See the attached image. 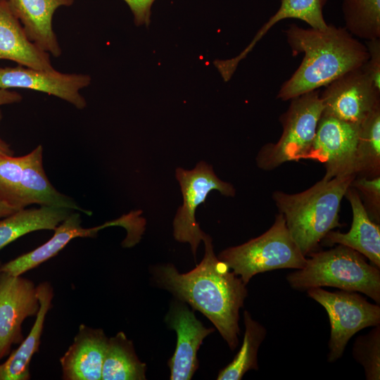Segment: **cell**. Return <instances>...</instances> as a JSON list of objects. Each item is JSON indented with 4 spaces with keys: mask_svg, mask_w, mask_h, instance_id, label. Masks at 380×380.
I'll use <instances>...</instances> for the list:
<instances>
[{
    "mask_svg": "<svg viewBox=\"0 0 380 380\" xmlns=\"http://www.w3.org/2000/svg\"><path fill=\"white\" fill-rule=\"evenodd\" d=\"M245 331L241 347L233 360L218 374V380H240L249 370H258V353L267 330L248 311L243 312Z\"/></svg>",
    "mask_w": 380,
    "mask_h": 380,
    "instance_id": "cell-23",
    "label": "cell"
},
{
    "mask_svg": "<svg viewBox=\"0 0 380 380\" xmlns=\"http://www.w3.org/2000/svg\"><path fill=\"white\" fill-rule=\"evenodd\" d=\"M369 58L362 67L365 73L380 89V39L366 41Z\"/></svg>",
    "mask_w": 380,
    "mask_h": 380,
    "instance_id": "cell-30",
    "label": "cell"
},
{
    "mask_svg": "<svg viewBox=\"0 0 380 380\" xmlns=\"http://www.w3.org/2000/svg\"><path fill=\"white\" fill-rule=\"evenodd\" d=\"M74 210L49 206L23 208L1 218L0 250L32 232L54 230Z\"/></svg>",
    "mask_w": 380,
    "mask_h": 380,
    "instance_id": "cell-21",
    "label": "cell"
},
{
    "mask_svg": "<svg viewBox=\"0 0 380 380\" xmlns=\"http://www.w3.org/2000/svg\"><path fill=\"white\" fill-rule=\"evenodd\" d=\"M217 258L246 285L257 274L279 269H301L307 261L280 213L265 232L241 245L223 250Z\"/></svg>",
    "mask_w": 380,
    "mask_h": 380,
    "instance_id": "cell-5",
    "label": "cell"
},
{
    "mask_svg": "<svg viewBox=\"0 0 380 380\" xmlns=\"http://www.w3.org/2000/svg\"><path fill=\"white\" fill-rule=\"evenodd\" d=\"M22 99L23 96L15 91L0 89V106L18 103Z\"/></svg>",
    "mask_w": 380,
    "mask_h": 380,
    "instance_id": "cell-32",
    "label": "cell"
},
{
    "mask_svg": "<svg viewBox=\"0 0 380 380\" xmlns=\"http://www.w3.org/2000/svg\"><path fill=\"white\" fill-rule=\"evenodd\" d=\"M203 241L204 256L195 268L182 274L172 264L162 265L153 270L154 279L178 300L205 315L234 350L239 344V310L248 296L246 284L215 255L209 235Z\"/></svg>",
    "mask_w": 380,
    "mask_h": 380,
    "instance_id": "cell-1",
    "label": "cell"
},
{
    "mask_svg": "<svg viewBox=\"0 0 380 380\" xmlns=\"http://www.w3.org/2000/svg\"><path fill=\"white\" fill-rule=\"evenodd\" d=\"M18 210L0 201V219L6 217Z\"/></svg>",
    "mask_w": 380,
    "mask_h": 380,
    "instance_id": "cell-34",
    "label": "cell"
},
{
    "mask_svg": "<svg viewBox=\"0 0 380 380\" xmlns=\"http://www.w3.org/2000/svg\"><path fill=\"white\" fill-rule=\"evenodd\" d=\"M146 366L137 357L134 344L123 331L108 338L102 380H144Z\"/></svg>",
    "mask_w": 380,
    "mask_h": 380,
    "instance_id": "cell-22",
    "label": "cell"
},
{
    "mask_svg": "<svg viewBox=\"0 0 380 380\" xmlns=\"http://www.w3.org/2000/svg\"><path fill=\"white\" fill-rule=\"evenodd\" d=\"M308 255L303 268L286 277L292 289L334 287L362 293L380 304V268L368 263L361 253L338 244Z\"/></svg>",
    "mask_w": 380,
    "mask_h": 380,
    "instance_id": "cell-4",
    "label": "cell"
},
{
    "mask_svg": "<svg viewBox=\"0 0 380 380\" xmlns=\"http://www.w3.org/2000/svg\"><path fill=\"white\" fill-rule=\"evenodd\" d=\"M24 156L0 155V201L20 210Z\"/></svg>",
    "mask_w": 380,
    "mask_h": 380,
    "instance_id": "cell-27",
    "label": "cell"
},
{
    "mask_svg": "<svg viewBox=\"0 0 380 380\" xmlns=\"http://www.w3.org/2000/svg\"><path fill=\"white\" fill-rule=\"evenodd\" d=\"M108 338L101 329L81 324L73 343L61 357L65 380H101Z\"/></svg>",
    "mask_w": 380,
    "mask_h": 380,
    "instance_id": "cell-14",
    "label": "cell"
},
{
    "mask_svg": "<svg viewBox=\"0 0 380 380\" xmlns=\"http://www.w3.org/2000/svg\"><path fill=\"white\" fill-rule=\"evenodd\" d=\"M352 353L362 366L367 380L380 379V324L355 339Z\"/></svg>",
    "mask_w": 380,
    "mask_h": 380,
    "instance_id": "cell-28",
    "label": "cell"
},
{
    "mask_svg": "<svg viewBox=\"0 0 380 380\" xmlns=\"http://www.w3.org/2000/svg\"><path fill=\"white\" fill-rule=\"evenodd\" d=\"M91 77L85 74H67L55 69L40 70L18 65L0 68V89H28L60 98L77 109L87 106L80 91L89 85Z\"/></svg>",
    "mask_w": 380,
    "mask_h": 380,
    "instance_id": "cell-12",
    "label": "cell"
},
{
    "mask_svg": "<svg viewBox=\"0 0 380 380\" xmlns=\"http://www.w3.org/2000/svg\"><path fill=\"white\" fill-rule=\"evenodd\" d=\"M355 177L322 179L296 194L274 191L272 199L302 253L314 252L328 232L341 227L340 205Z\"/></svg>",
    "mask_w": 380,
    "mask_h": 380,
    "instance_id": "cell-3",
    "label": "cell"
},
{
    "mask_svg": "<svg viewBox=\"0 0 380 380\" xmlns=\"http://www.w3.org/2000/svg\"><path fill=\"white\" fill-rule=\"evenodd\" d=\"M39 309L35 322L27 336L13 350L8 359L0 365V380H28L30 364L33 355L38 351L46 315L51 307L53 289L47 282L37 286Z\"/></svg>",
    "mask_w": 380,
    "mask_h": 380,
    "instance_id": "cell-20",
    "label": "cell"
},
{
    "mask_svg": "<svg viewBox=\"0 0 380 380\" xmlns=\"http://www.w3.org/2000/svg\"><path fill=\"white\" fill-rule=\"evenodd\" d=\"M165 322L177 334L175 350L168 361L170 379H191L198 367L197 352L199 347L214 329L206 328L185 303L180 300L171 305Z\"/></svg>",
    "mask_w": 380,
    "mask_h": 380,
    "instance_id": "cell-13",
    "label": "cell"
},
{
    "mask_svg": "<svg viewBox=\"0 0 380 380\" xmlns=\"http://www.w3.org/2000/svg\"><path fill=\"white\" fill-rule=\"evenodd\" d=\"M359 125L322 114L312 144L305 159L324 164L322 179L356 177L355 150Z\"/></svg>",
    "mask_w": 380,
    "mask_h": 380,
    "instance_id": "cell-10",
    "label": "cell"
},
{
    "mask_svg": "<svg viewBox=\"0 0 380 380\" xmlns=\"http://www.w3.org/2000/svg\"><path fill=\"white\" fill-rule=\"evenodd\" d=\"M344 196L349 201L353 213L350 229L346 233L331 230L322 241L325 245L350 247L380 268V225L371 220L354 188L350 186Z\"/></svg>",
    "mask_w": 380,
    "mask_h": 380,
    "instance_id": "cell-16",
    "label": "cell"
},
{
    "mask_svg": "<svg viewBox=\"0 0 380 380\" xmlns=\"http://www.w3.org/2000/svg\"><path fill=\"white\" fill-rule=\"evenodd\" d=\"M2 119V113L0 109V122ZM0 155L13 156L14 151L11 148L10 145L4 141L0 137Z\"/></svg>",
    "mask_w": 380,
    "mask_h": 380,
    "instance_id": "cell-33",
    "label": "cell"
},
{
    "mask_svg": "<svg viewBox=\"0 0 380 380\" xmlns=\"http://www.w3.org/2000/svg\"><path fill=\"white\" fill-rule=\"evenodd\" d=\"M175 177L180 186L183 203L173 220V236L179 242L189 243L196 258L198 245L206 235L196 222L197 208L205 201L212 191L234 197L236 189L231 183L221 180L213 167L204 161L198 162L191 170L177 167Z\"/></svg>",
    "mask_w": 380,
    "mask_h": 380,
    "instance_id": "cell-8",
    "label": "cell"
},
{
    "mask_svg": "<svg viewBox=\"0 0 380 380\" xmlns=\"http://www.w3.org/2000/svg\"><path fill=\"white\" fill-rule=\"evenodd\" d=\"M345 28L353 37L380 39V0H343Z\"/></svg>",
    "mask_w": 380,
    "mask_h": 380,
    "instance_id": "cell-26",
    "label": "cell"
},
{
    "mask_svg": "<svg viewBox=\"0 0 380 380\" xmlns=\"http://www.w3.org/2000/svg\"><path fill=\"white\" fill-rule=\"evenodd\" d=\"M328 315L331 333L327 360L341 358L349 340L359 331L380 324V307L372 304L355 291H329L321 287L307 290Z\"/></svg>",
    "mask_w": 380,
    "mask_h": 380,
    "instance_id": "cell-7",
    "label": "cell"
},
{
    "mask_svg": "<svg viewBox=\"0 0 380 380\" xmlns=\"http://www.w3.org/2000/svg\"><path fill=\"white\" fill-rule=\"evenodd\" d=\"M293 55L303 53L297 70L280 87L277 99L288 101L325 87L369 58L365 44L345 27L330 24L324 30L291 24L283 30Z\"/></svg>",
    "mask_w": 380,
    "mask_h": 380,
    "instance_id": "cell-2",
    "label": "cell"
},
{
    "mask_svg": "<svg viewBox=\"0 0 380 380\" xmlns=\"http://www.w3.org/2000/svg\"><path fill=\"white\" fill-rule=\"evenodd\" d=\"M39 309L37 286L31 280L0 272V360L13 344L21 343L22 323Z\"/></svg>",
    "mask_w": 380,
    "mask_h": 380,
    "instance_id": "cell-11",
    "label": "cell"
},
{
    "mask_svg": "<svg viewBox=\"0 0 380 380\" xmlns=\"http://www.w3.org/2000/svg\"><path fill=\"white\" fill-rule=\"evenodd\" d=\"M20 22L29 39L42 50L55 57L61 48L53 30L52 20L61 6H69L74 0H7Z\"/></svg>",
    "mask_w": 380,
    "mask_h": 380,
    "instance_id": "cell-17",
    "label": "cell"
},
{
    "mask_svg": "<svg viewBox=\"0 0 380 380\" xmlns=\"http://www.w3.org/2000/svg\"><path fill=\"white\" fill-rule=\"evenodd\" d=\"M31 204L77 210L87 215L91 212L80 207L70 197L58 191L47 178L43 167V147L39 145L24 156L20 185L21 208Z\"/></svg>",
    "mask_w": 380,
    "mask_h": 380,
    "instance_id": "cell-18",
    "label": "cell"
},
{
    "mask_svg": "<svg viewBox=\"0 0 380 380\" xmlns=\"http://www.w3.org/2000/svg\"><path fill=\"white\" fill-rule=\"evenodd\" d=\"M4 59L35 69H54L50 54L29 39L7 1L0 4V60Z\"/></svg>",
    "mask_w": 380,
    "mask_h": 380,
    "instance_id": "cell-19",
    "label": "cell"
},
{
    "mask_svg": "<svg viewBox=\"0 0 380 380\" xmlns=\"http://www.w3.org/2000/svg\"><path fill=\"white\" fill-rule=\"evenodd\" d=\"M81 223L80 213L72 211L54 229L53 235L49 240L32 251L1 264L0 272L13 276H20L56 255L73 239L94 237L103 228L119 225L118 220L92 228H84Z\"/></svg>",
    "mask_w": 380,
    "mask_h": 380,
    "instance_id": "cell-15",
    "label": "cell"
},
{
    "mask_svg": "<svg viewBox=\"0 0 380 380\" xmlns=\"http://www.w3.org/2000/svg\"><path fill=\"white\" fill-rule=\"evenodd\" d=\"M132 11L135 25H146L151 22V8L155 0H123Z\"/></svg>",
    "mask_w": 380,
    "mask_h": 380,
    "instance_id": "cell-31",
    "label": "cell"
},
{
    "mask_svg": "<svg viewBox=\"0 0 380 380\" xmlns=\"http://www.w3.org/2000/svg\"><path fill=\"white\" fill-rule=\"evenodd\" d=\"M320 99L323 115L357 125L380 108V89L362 67L347 72L326 85Z\"/></svg>",
    "mask_w": 380,
    "mask_h": 380,
    "instance_id": "cell-9",
    "label": "cell"
},
{
    "mask_svg": "<svg viewBox=\"0 0 380 380\" xmlns=\"http://www.w3.org/2000/svg\"><path fill=\"white\" fill-rule=\"evenodd\" d=\"M1 261H0V267H1Z\"/></svg>",
    "mask_w": 380,
    "mask_h": 380,
    "instance_id": "cell-36",
    "label": "cell"
},
{
    "mask_svg": "<svg viewBox=\"0 0 380 380\" xmlns=\"http://www.w3.org/2000/svg\"><path fill=\"white\" fill-rule=\"evenodd\" d=\"M355 172L356 177L380 176V108L359 125Z\"/></svg>",
    "mask_w": 380,
    "mask_h": 380,
    "instance_id": "cell-24",
    "label": "cell"
},
{
    "mask_svg": "<svg viewBox=\"0 0 380 380\" xmlns=\"http://www.w3.org/2000/svg\"><path fill=\"white\" fill-rule=\"evenodd\" d=\"M328 0H281L277 11L258 30L246 49L251 51L262 37L277 23L287 18L305 22L310 27L324 30L327 24L323 8Z\"/></svg>",
    "mask_w": 380,
    "mask_h": 380,
    "instance_id": "cell-25",
    "label": "cell"
},
{
    "mask_svg": "<svg viewBox=\"0 0 380 380\" xmlns=\"http://www.w3.org/2000/svg\"><path fill=\"white\" fill-rule=\"evenodd\" d=\"M323 104L317 89L291 99L279 118L283 131L276 143H268L258 151V168L270 171L289 161L305 159L314 141Z\"/></svg>",
    "mask_w": 380,
    "mask_h": 380,
    "instance_id": "cell-6",
    "label": "cell"
},
{
    "mask_svg": "<svg viewBox=\"0 0 380 380\" xmlns=\"http://www.w3.org/2000/svg\"><path fill=\"white\" fill-rule=\"evenodd\" d=\"M350 186L358 193L372 221L380 223V176L373 178L355 177Z\"/></svg>",
    "mask_w": 380,
    "mask_h": 380,
    "instance_id": "cell-29",
    "label": "cell"
},
{
    "mask_svg": "<svg viewBox=\"0 0 380 380\" xmlns=\"http://www.w3.org/2000/svg\"><path fill=\"white\" fill-rule=\"evenodd\" d=\"M4 1H7V0H0V4L2 3Z\"/></svg>",
    "mask_w": 380,
    "mask_h": 380,
    "instance_id": "cell-35",
    "label": "cell"
}]
</instances>
